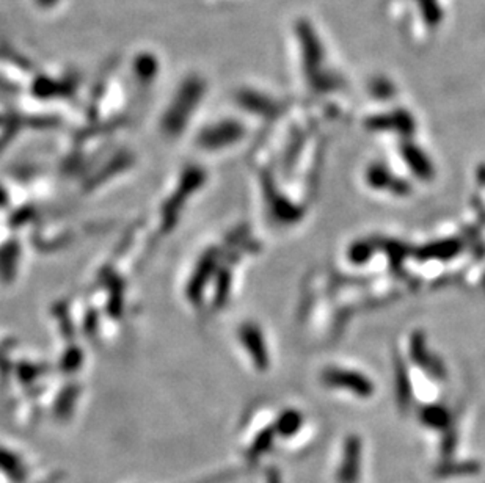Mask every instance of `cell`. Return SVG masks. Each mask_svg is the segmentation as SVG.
<instances>
[{
	"label": "cell",
	"instance_id": "6da1fadb",
	"mask_svg": "<svg viewBox=\"0 0 485 483\" xmlns=\"http://www.w3.org/2000/svg\"><path fill=\"white\" fill-rule=\"evenodd\" d=\"M347 457L344 461V468H342L341 472V480L344 483H354L356 477V468H355V460H358V452H356L355 446H349L347 449Z\"/></svg>",
	"mask_w": 485,
	"mask_h": 483
}]
</instances>
